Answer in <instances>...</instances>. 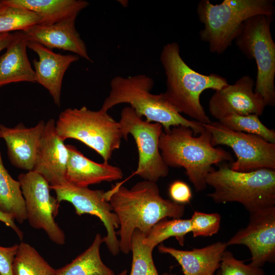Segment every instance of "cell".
Returning <instances> with one entry per match:
<instances>
[{
  "label": "cell",
  "mask_w": 275,
  "mask_h": 275,
  "mask_svg": "<svg viewBox=\"0 0 275 275\" xmlns=\"http://www.w3.org/2000/svg\"><path fill=\"white\" fill-rule=\"evenodd\" d=\"M227 128L235 131L254 134L275 144V131L267 128L256 115H230L218 120Z\"/></svg>",
  "instance_id": "83f0119b"
},
{
  "label": "cell",
  "mask_w": 275,
  "mask_h": 275,
  "mask_svg": "<svg viewBox=\"0 0 275 275\" xmlns=\"http://www.w3.org/2000/svg\"><path fill=\"white\" fill-rule=\"evenodd\" d=\"M56 194V198L62 201L70 202L77 215L89 214L98 217L106 230V235L102 238L110 253L115 256L120 252L119 241L116 229L119 228L117 216L105 197L103 190H93L88 187H79L65 182L50 188Z\"/></svg>",
  "instance_id": "7c38bea8"
},
{
  "label": "cell",
  "mask_w": 275,
  "mask_h": 275,
  "mask_svg": "<svg viewBox=\"0 0 275 275\" xmlns=\"http://www.w3.org/2000/svg\"><path fill=\"white\" fill-rule=\"evenodd\" d=\"M206 182L213 189L207 196L216 203L238 202L249 213L275 206V170L239 172L224 164L209 172Z\"/></svg>",
  "instance_id": "8992f818"
},
{
  "label": "cell",
  "mask_w": 275,
  "mask_h": 275,
  "mask_svg": "<svg viewBox=\"0 0 275 275\" xmlns=\"http://www.w3.org/2000/svg\"><path fill=\"white\" fill-rule=\"evenodd\" d=\"M105 197L117 216L120 251L125 254L131 251L135 229L147 236L161 220L180 218L185 211L184 205L163 199L156 183L148 180L139 182L130 189L117 183L105 191Z\"/></svg>",
  "instance_id": "6da1fadb"
},
{
  "label": "cell",
  "mask_w": 275,
  "mask_h": 275,
  "mask_svg": "<svg viewBox=\"0 0 275 275\" xmlns=\"http://www.w3.org/2000/svg\"><path fill=\"white\" fill-rule=\"evenodd\" d=\"M210 133L204 129L198 136L189 127L179 125L162 131L159 148L167 166L182 167L197 191L207 187L208 174L214 169L213 164L224 161H232L231 154L211 144Z\"/></svg>",
  "instance_id": "3957f363"
},
{
  "label": "cell",
  "mask_w": 275,
  "mask_h": 275,
  "mask_svg": "<svg viewBox=\"0 0 275 275\" xmlns=\"http://www.w3.org/2000/svg\"><path fill=\"white\" fill-rule=\"evenodd\" d=\"M211 136V144L230 147L237 159L230 169L249 172L262 168L275 170V144L251 134L231 130L218 122L203 124Z\"/></svg>",
  "instance_id": "30bf717a"
},
{
  "label": "cell",
  "mask_w": 275,
  "mask_h": 275,
  "mask_svg": "<svg viewBox=\"0 0 275 275\" xmlns=\"http://www.w3.org/2000/svg\"><path fill=\"white\" fill-rule=\"evenodd\" d=\"M3 5L2 1H0V7Z\"/></svg>",
  "instance_id": "74e56055"
},
{
  "label": "cell",
  "mask_w": 275,
  "mask_h": 275,
  "mask_svg": "<svg viewBox=\"0 0 275 275\" xmlns=\"http://www.w3.org/2000/svg\"><path fill=\"white\" fill-rule=\"evenodd\" d=\"M103 242L97 233L90 246L71 262L57 269L55 275H115L102 261L100 248Z\"/></svg>",
  "instance_id": "603a6c76"
},
{
  "label": "cell",
  "mask_w": 275,
  "mask_h": 275,
  "mask_svg": "<svg viewBox=\"0 0 275 275\" xmlns=\"http://www.w3.org/2000/svg\"><path fill=\"white\" fill-rule=\"evenodd\" d=\"M154 85L153 79L146 74L116 76L111 81L109 94L101 109L107 112L115 105L127 103L138 116L145 117L147 122L161 124L164 131L179 125L191 128L194 135L204 130L203 124L187 119L178 113L162 93H152Z\"/></svg>",
  "instance_id": "277c9868"
},
{
  "label": "cell",
  "mask_w": 275,
  "mask_h": 275,
  "mask_svg": "<svg viewBox=\"0 0 275 275\" xmlns=\"http://www.w3.org/2000/svg\"><path fill=\"white\" fill-rule=\"evenodd\" d=\"M127 270L126 269H124L123 271H122L121 272H120L118 275H127Z\"/></svg>",
  "instance_id": "d590c367"
},
{
  "label": "cell",
  "mask_w": 275,
  "mask_h": 275,
  "mask_svg": "<svg viewBox=\"0 0 275 275\" xmlns=\"http://www.w3.org/2000/svg\"><path fill=\"white\" fill-rule=\"evenodd\" d=\"M161 275H176V274H174V273H168V272H165L164 273H163Z\"/></svg>",
  "instance_id": "8d00e7d4"
},
{
  "label": "cell",
  "mask_w": 275,
  "mask_h": 275,
  "mask_svg": "<svg viewBox=\"0 0 275 275\" xmlns=\"http://www.w3.org/2000/svg\"><path fill=\"white\" fill-rule=\"evenodd\" d=\"M28 42L23 31L14 33L6 52L0 57V88L14 82H36L27 54Z\"/></svg>",
  "instance_id": "44dd1931"
},
{
  "label": "cell",
  "mask_w": 275,
  "mask_h": 275,
  "mask_svg": "<svg viewBox=\"0 0 275 275\" xmlns=\"http://www.w3.org/2000/svg\"><path fill=\"white\" fill-rule=\"evenodd\" d=\"M119 123L123 138L127 140L128 135L131 134L138 148V164L132 175L155 183L167 176L169 167L159 148V138L163 131L161 125L143 120L130 106L122 109Z\"/></svg>",
  "instance_id": "9c48e42d"
},
{
  "label": "cell",
  "mask_w": 275,
  "mask_h": 275,
  "mask_svg": "<svg viewBox=\"0 0 275 275\" xmlns=\"http://www.w3.org/2000/svg\"><path fill=\"white\" fill-rule=\"evenodd\" d=\"M169 193L172 201L179 204L189 203L192 198L189 186L180 180L175 181L171 184Z\"/></svg>",
  "instance_id": "1f68e13d"
},
{
  "label": "cell",
  "mask_w": 275,
  "mask_h": 275,
  "mask_svg": "<svg viewBox=\"0 0 275 275\" xmlns=\"http://www.w3.org/2000/svg\"><path fill=\"white\" fill-rule=\"evenodd\" d=\"M273 16L258 15L245 20L234 40L239 50L254 60L257 75L254 91L266 106L275 105V43L271 33Z\"/></svg>",
  "instance_id": "ba28073f"
},
{
  "label": "cell",
  "mask_w": 275,
  "mask_h": 275,
  "mask_svg": "<svg viewBox=\"0 0 275 275\" xmlns=\"http://www.w3.org/2000/svg\"><path fill=\"white\" fill-rule=\"evenodd\" d=\"M14 221L15 219L12 216L0 211V221L11 228L16 233L19 239L22 240L23 239V233L15 224Z\"/></svg>",
  "instance_id": "836d02e7"
},
{
  "label": "cell",
  "mask_w": 275,
  "mask_h": 275,
  "mask_svg": "<svg viewBox=\"0 0 275 275\" xmlns=\"http://www.w3.org/2000/svg\"><path fill=\"white\" fill-rule=\"evenodd\" d=\"M214 275H220L219 273L218 272L216 274H214Z\"/></svg>",
  "instance_id": "f35d334b"
},
{
  "label": "cell",
  "mask_w": 275,
  "mask_h": 275,
  "mask_svg": "<svg viewBox=\"0 0 275 275\" xmlns=\"http://www.w3.org/2000/svg\"><path fill=\"white\" fill-rule=\"evenodd\" d=\"M68 159L66 181L79 187H88L91 184L112 182L122 178V170L103 161L96 162L85 156L74 146L66 145Z\"/></svg>",
  "instance_id": "d6986e66"
},
{
  "label": "cell",
  "mask_w": 275,
  "mask_h": 275,
  "mask_svg": "<svg viewBox=\"0 0 275 275\" xmlns=\"http://www.w3.org/2000/svg\"><path fill=\"white\" fill-rule=\"evenodd\" d=\"M191 232L190 219H163L156 224L147 236L143 238V242L154 249L165 240L174 237L179 244L184 245L185 236Z\"/></svg>",
  "instance_id": "484cf974"
},
{
  "label": "cell",
  "mask_w": 275,
  "mask_h": 275,
  "mask_svg": "<svg viewBox=\"0 0 275 275\" xmlns=\"http://www.w3.org/2000/svg\"><path fill=\"white\" fill-rule=\"evenodd\" d=\"M19 244L11 246H0V274L13 275L12 264L18 250Z\"/></svg>",
  "instance_id": "d6a6232c"
},
{
  "label": "cell",
  "mask_w": 275,
  "mask_h": 275,
  "mask_svg": "<svg viewBox=\"0 0 275 275\" xmlns=\"http://www.w3.org/2000/svg\"><path fill=\"white\" fill-rule=\"evenodd\" d=\"M28 48L37 53L38 60L33 61L36 82L48 90L54 103L58 106L61 103L62 85L64 74L79 57L76 54L57 53L41 44L29 41Z\"/></svg>",
  "instance_id": "2e32d148"
},
{
  "label": "cell",
  "mask_w": 275,
  "mask_h": 275,
  "mask_svg": "<svg viewBox=\"0 0 275 275\" xmlns=\"http://www.w3.org/2000/svg\"><path fill=\"white\" fill-rule=\"evenodd\" d=\"M68 159L67 145L58 134L56 122L45 123L33 171L44 177L50 188L64 184Z\"/></svg>",
  "instance_id": "9a60e30c"
},
{
  "label": "cell",
  "mask_w": 275,
  "mask_h": 275,
  "mask_svg": "<svg viewBox=\"0 0 275 275\" xmlns=\"http://www.w3.org/2000/svg\"><path fill=\"white\" fill-rule=\"evenodd\" d=\"M58 134L64 141L74 139L95 150L108 162L120 148L123 138L119 122L102 109L92 111L84 106L62 112L56 122Z\"/></svg>",
  "instance_id": "52a82bcc"
},
{
  "label": "cell",
  "mask_w": 275,
  "mask_h": 275,
  "mask_svg": "<svg viewBox=\"0 0 275 275\" xmlns=\"http://www.w3.org/2000/svg\"><path fill=\"white\" fill-rule=\"evenodd\" d=\"M226 243L217 242L202 248L190 251L178 250L160 244L161 253L168 254L178 262L184 275H214L220 266Z\"/></svg>",
  "instance_id": "ffe728a7"
},
{
  "label": "cell",
  "mask_w": 275,
  "mask_h": 275,
  "mask_svg": "<svg viewBox=\"0 0 275 275\" xmlns=\"http://www.w3.org/2000/svg\"><path fill=\"white\" fill-rule=\"evenodd\" d=\"M24 198L26 220L31 227L44 231L49 239L58 245L65 243V235L56 222L60 202L50 193L48 181L41 175L31 171L18 176Z\"/></svg>",
  "instance_id": "8fae6325"
},
{
  "label": "cell",
  "mask_w": 275,
  "mask_h": 275,
  "mask_svg": "<svg viewBox=\"0 0 275 275\" xmlns=\"http://www.w3.org/2000/svg\"><path fill=\"white\" fill-rule=\"evenodd\" d=\"M250 213L247 226L226 243L227 246L245 245L251 254L252 265L261 267L275 261V206Z\"/></svg>",
  "instance_id": "4fadbf2b"
},
{
  "label": "cell",
  "mask_w": 275,
  "mask_h": 275,
  "mask_svg": "<svg viewBox=\"0 0 275 275\" xmlns=\"http://www.w3.org/2000/svg\"><path fill=\"white\" fill-rule=\"evenodd\" d=\"M220 275H266L261 267L245 264L243 261L236 259L232 252L226 250L220 263Z\"/></svg>",
  "instance_id": "4dcf8cb0"
},
{
  "label": "cell",
  "mask_w": 275,
  "mask_h": 275,
  "mask_svg": "<svg viewBox=\"0 0 275 275\" xmlns=\"http://www.w3.org/2000/svg\"><path fill=\"white\" fill-rule=\"evenodd\" d=\"M198 19L204 28L199 36L208 45L210 52L221 54L234 41L242 24L258 15L273 16V0H224L213 4L201 0L197 5Z\"/></svg>",
  "instance_id": "5b68a950"
},
{
  "label": "cell",
  "mask_w": 275,
  "mask_h": 275,
  "mask_svg": "<svg viewBox=\"0 0 275 275\" xmlns=\"http://www.w3.org/2000/svg\"><path fill=\"white\" fill-rule=\"evenodd\" d=\"M190 220L194 237L211 236L219 229L221 216L218 213H206L195 211Z\"/></svg>",
  "instance_id": "f546056e"
},
{
  "label": "cell",
  "mask_w": 275,
  "mask_h": 275,
  "mask_svg": "<svg viewBox=\"0 0 275 275\" xmlns=\"http://www.w3.org/2000/svg\"><path fill=\"white\" fill-rule=\"evenodd\" d=\"M254 87L255 80L245 75L216 90L209 101L210 114L218 120L233 114L261 115L266 106Z\"/></svg>",
  "instance_id": "5bb4252c"
},
{
  "label": "cell",
  "mask_w": 275,
  "mask_h": 275,
  "mask_svg": "<svg viewBox=\"0 0 275 275\" xmlns=\"http://www.w3.org/2000/svg\"><path fill=\"white\" fill-rule=\"evenodd\" d=\"M0 275H1V274H0Z\"/></svg>",
  "instance_id": "ab89813d"
},
{
  "label": "cell",
  "mask_w": 275,
  "mask_h": 275,
  "mask_svg": "<svg viewBox=\"0 0 275 275\" xmlns=\"http://www.w3.org/2000/svg\"><path fill=\"white\" fill-rule=\"evenodd\" d=\"M5 5L32 11L41 18L39 24L49 25L77 16L89 5L84 0H3Z\"/></svg>",
  "instance_id": "7402d4cb"
},
{
  "label": "cell",
  "mask_w": 275,
  "mask_h": 275,
  "mask_svg": "<svg viewBox=\"0 0 275 275\" xmlns=\"http://www.w3.org/2000/svg\"><path fill=\"white\" fill-rule=\"evenodd\" d=\"M45 125L43 120L30 128L22 123L13 128L0 124V138L6 144L9 159L14 166L28 172L33 170Z\"/></svg>",
  "instance_id": "ac0fdd59"
},
{
  "label": "cell",
  "mask_w": 275,
  "mask_h": 275,
  "mask_svg": "<svg viewBox=\"0 0 275 275\" xmlns=\"http://www.w3.org/2000/svg\"><path fill=\"white\" fill-rule=\"evenodd\" d=\"M160 61L166 77V90L162 93L166 99L180 114L202 124L210 123L200 96L205 90L216 91L227 86L226 79L216 74L205 75L193 70L182 58L179 45L175 42L163 47Z\"/></svg>",
  "instance_id": "7a4b0ae2"
},
{
  "label": "cell",
  "mask_w": 275,
  "mask_h": 275,
  "mask_svg": "<svg viewBox=\"0 0 275 275\" xmlns=\"http://www.w3.org/2000/svg\"><path fill=\"white\" fill-rule=\"evenodd\" d=\"M76 17L49 25L36 24L23 31L29 41L39 43L49 48L73 52L89 62L87 46L75 28Z\"/></svg>",
  "instance_id": "e0dca14e"
},
{
  "label": "cell",
  "mask_w": 275,
  "mask_h": 275,
  "mask_svg": "<svg viewBox=\"0 0 275 275\" xmlns=\"http://www.w3.org/2000/svg\"><path fill=\"white\" fill-rule=\"evenodd\" d=\"M144 236L138 229L132 234L131 242L132 259L129 275H158L152 257L153 249L143 242Z\"/></svg>",
  "instance_id": "f1b7e54d"
},
{
  "label": "cell",
  "mask_w": 275,
  "mask_h": 275,
  "mask_svg": "<svg viewBox=\"0 0 275 275\" xmlns=\"http://www.w3.org/2000/svg\"><path fill=\"white\" fill-rule=\"evenodd\" d=\"M13 37L14 33H0V52L6 48Z\"/></svg>",
  "instance_id": "e575fe53"
},
{
  "label": "cell",
  "mask_w": 275,
  "mask_h": 275,
  "mask_svg": "<svg viewBox=\"0 0 275 275\" xmlns=\"http://www.w3.org/2000/svg\"><path fill=\"white\" fill-rule=\"evenodd\" d=\"M41 22V17L28 9L4 4L0 7V33L24 31Z\"/></svg>",
  "instance_id": "4316f807"
},
{
  "label": "cell",
  "mask_w": 275,
  "mask_h": 275,
  "mask_svg": "<svg viewBox=\"0 0 275 275\" xmlns=\"http://www.w3.org/2000/svg\"><path fill=\"white\" fill-rule=\"evenodd\" d=\"M0 211L19 224L26 220L25 203L20 184L5 168L0 152Z\"/></svg>",
  "instance_id": "cb8c5ba5"
},
{
  "label": "cell",
  "mask_w": 275,
  "mask_h": 275,
  "mask_svg": "<svg viewBox=\"0 0 275 275\" xmlns=\"http://www.w3.org/2000/svg\"><path fill=\"white\" fill-rule=\"evenodd\" d=\"M13 275H55L51 266L38 252L29 244H19L12 264Z\"/></svg>",
  "instance_id": "d4e9b609"
}]
</instances>
